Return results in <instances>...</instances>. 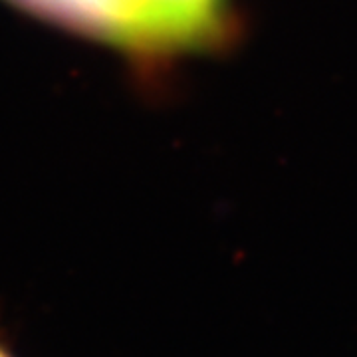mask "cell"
<instances>
[{
	"mask_svg": "<svg viewBox=\"0 0 357 357\" xmlns=\"http://www.w3.org/2000/svg\"><path fill=\"white\" fill-rule=\"evenodd\" d=\"M126 44L177 46L215 30L220 0H126Z\"/></svg>",
	"mask_w": 357,
	"mask_h": 357,
	"instance_id": "obj_1",
	"label": "cell"
},
{
	"mask_svg": "<svg viewBox=\"0 0 357 357\" xmlns=\"http://www.w3.org/2000/svg\"><path fill=\"white\" fill-rule=\"evenodd\" d=\"M0 357H13L10 354H8V349H6V347L2 345V342H0Z\"/></svg>",
	"mask_w": 357,
	"mask_h": 357,
	"instance_id": "obj_3",
	"label": "cell"
},
{
	"mask_svg": "<svg viewBox=\"0 0 357 357\" xmlns=\"http://www.w3.org/2000/svg\"><path fill=\"white\" fill-rule=\"evenodd\" d=\"M42 14H50L68 24L102 32L103 36L126 42L128 4L126 0H20Z\"/></svg>",
	"mask_w": 357,
	"mask_h": 357,
	"instance_id": "obj_2",
	"label": "cell"
}]
</instances>
